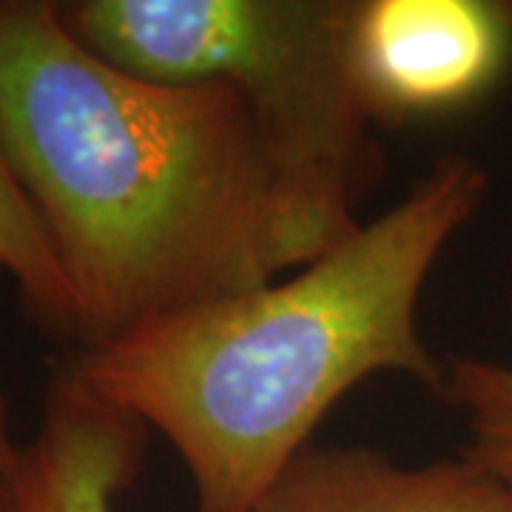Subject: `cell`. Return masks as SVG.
Listing matches in <instances>:
<instances>
[{"mask_svg":"<svg viewBox=\"0 0 512 512\" xmlns=\"http://www.w3.org/2000/svg\"><path fill=\"white\" fill-rule=\"evenodd\" d=\"M148 433L66 365L49 382L35 436L0 464V512H114L143 473Z\"/></svg>","mask_w":512,"mask_h":512,"instance_id":"5","label":"cell"},{"mask_svg":"<svg viewBox=\"0 0 512 512\" xmlns=\"http://www.w3.org/2000/svg\"><path fill=\"white\" fill-rule=\"evenodd\" d=\"M0 146L69 279L77 350L336 248L237 89L120 72L57 3L0 0Z\"/></svg>","mask_w":512,"mask_h":512,"instance_id":"1","label":"cell"},{"mask_svg":"<svg viewBox=\"0 0 512 512\" xmlns=\"http://www.w3.org/2000/svg\"><path fill=\"white\" fill-rule=\"evenodd\" d=\"M0 274L18 285L23 305L55 336L77 342V302L52 242L0 146Z\"/></svg>","mask_w":512,"mask_h":512,"instance_id":"7","label":"cell"},{"mask_svg":"<svg viewBox=\"0 0 512 512\" xmlns=\"http://www.w3.org/2000/svg\"><path fill=\"white\" fill-rule=\"evenodd\" d=\"M356 0H74L60 20L94 57L154 83H228L299 202L336 245L362 225L379 146L350 63Z\"/></svg>","mask_w":512,"mask_h":512,"instance_id":"3","label":"cell"},{"mask_svg":"<svg viewBox=\"0 0 512 512\" xmlns=\"http://www.w3.org/2000/svg\"><path fill=\"white\" fill-rule=\"evenodd\" d=\"M444 367L441 399L467 421L461 456L512 493V365L450 353Z\"/></svg>","mask_w":512,"mask_h":512,"instance_id":"8","label":"cell"},{"mask_svg":"<svg viewBox=\"0 0 512 512\" xmlns=\"http://www.w3.org/2000/svg\"><path fill=\"white\" fill-rule=\"evenodd\" d=\"M12 436H9V404H6V390H3V376H0V464L6 461L12 450Z\"/></svg>","mask_w":512,"mask_h":512,"instance_id":"9","label":"cell"},{"mask_svg":"<svg viewBox=\"0 0 512 512\" xmlns=\"http://www.w3.org/2000/svg\"><path fill=\"white\" fill-rule=\"evenodd\" d=\"M510 12H512V3H510Z\"/></svg>","mask_w":512,"mask_h":512,"instance_id":"10","label":"cell"},{"mask_svg":"<svg viewBox=\"0 0 512 512\" xmlns=\"http://www.w3.org/2000/svg\"><path fill=\"white\" fill-rule=\"evenodd\" d=\"M510 3L356 0L350 63L373 123L458 109L507 69Z\"/></svg>","mask_w":512,"mask_h":512,"instance_id":"4","label":"cell"},{"mask_svg":"<svg viewBox=\"0 0 512 512\" xmlns=\"http://www.w3.org/2000/svg\"><path fill=\"white\" fill-rule=\"evenodd\" d=\"M251 512H512L464 456L399 464L373 447H308Z\"/></svg>","mask_w":512,"mask_h":512,"instance_id":"6","label":"cell"},{"mask_svg":"<svg viewBox=\"0 0 512 512\" xmlns=\"http://www.w3.org/2000/svg\"><path fill=\"white\" fill-rule=\"evenodd\" d=\"M487 183L476 160L444 154L404 200L288 279L146 319L69 367L163 433L197 512H251L350 387L402 373L441 399L447 367L421 339L419 299Z\"/></svg>","mask_w":512,"mask_h":512,"instance_id":"2","label":"cell"}]
</instances>
